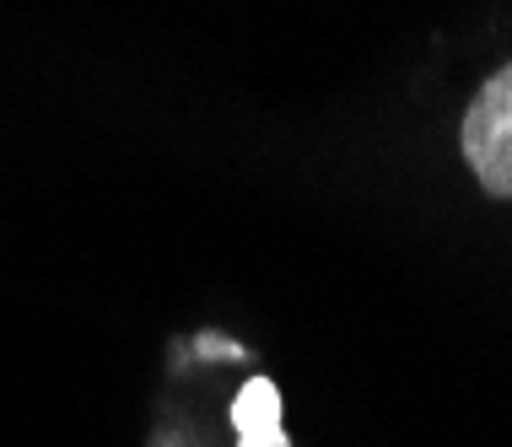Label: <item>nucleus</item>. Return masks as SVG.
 <instances>
[{"label": "nucleus", "instance_id": "obj_1", "mask_svg": "<svg viewBox=\"0 0 512 447\" xmlns=\"http://www.w3.org/2000/svg\"><path fill=\"white\" fill-rule=\"evenodd\" d=\"M459 151L491 200H512V60L475 87L459 124Z\"/></svg>", "mask_w": 512, "mask_h": 447}, {"label": "nucleus", "instance_id": "obj_2", "mask_svg": "<svg viewBox=\"0 0 512 447\" xmlns=\"http://www.w3.org/2000/svg\"><path fill=\"white\" fill-rule=\"evenodd\" d=\"M232 426H238L243 447H292L281 431V394L270 377H248L238 404H232Z\"/></svg>", "mask_w": 512, "mask_h": 447}]
</instances>
